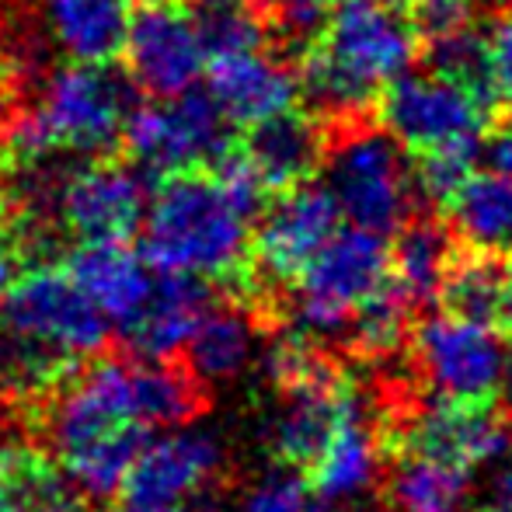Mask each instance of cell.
<instances>
[{"mask_svg": "<svg viewBox=\"0 0 512 512\" xmlns=\"http://www.w3.org/2000/svg\"><path fill=\"white\" fill-rule=\"evenodd\" d=\"M46 401V436L60 471L84 499L119 495L136 453L150 439L133 405V363L88 359Z\"/></svg>", "mask_w": 512, "mask_h": 512, "instance_id": "cell-1", "label": "cell"}, {"mask_svg": "<svg viewBox=\"0 0 512 512\" xmlns=\"http://www.w3.org/2000/svg\"><path fill=\"white\" fill-rule=\"evenodd\" d=\"M415 53L418 32L398 4L338 0L300 60L297 84L317 112L352 119L377 102L394 77L411 70Z\"/></svg>", "mask_w": 512, "mask_h": 512, "instance_id": "cell-2", "label": "cell"}, {"mask_svg": "<svg viewBox=\"0 0 512 512\" xmlns=\"http://www.w3.org/2000/svg\"><path fill=\"white\" fill-rule=\"evenodd\" d=\"M251 216L223 182L203 171L161 178L143 209V251L154 269L199 279H234L248 262Z\"/></svg>", "mask_w": 512, "mask_h": 512, "instance_id": "cell-3", "label": "cell"}, {"mask_svg": "<svg viewBox=\"0 0 512 512\" xmlns=\"http://www.w3.org/2000/svg\"><path fill=\"white\" fill-rule=\"evenodd\" d=\"M129 108V84L102 63L49 70L35 105L7 122L0 136L4 164L18 168L60 154L102 157L122 140Z\"/></svg>", "mask_w": 512, "mask_h": 512, "instance_id": "cell-4", "label": "cell"}, {"mask_svg": "<svg viewBox=\"0 0 512 512\" xmlns=\"http://www.w3.org/2000/svg\"><path fill=\"white\" fill-rule=\"evenodd\" d=\"M391 244L363 227H338L293 279V335L321 345L349 335L352 310L387 279Z\"/></svg>", "mask_w": 512, "mask_h": 512, "instance_id": "cell-5", "label": "cell"}, {"mask_svg": "<svg viewBox=\"0 0 512 512\" xmlns=\"http://www.w3.org/2000/svg\"><path fill=\"white\" fill-rule=\"evenodd\" d=\"M0 331L70 370H81L105 352L112 324L67 269L35 265L18 272L0 297Z\"/></svg>", "mask_w": 512, "mask_h": 512, "instance_id": "cell-6", "label": "cell"}, {"mask_svg": "<svg viewBox=\"0 0 512 512\" xmlns=\"http://www.w3.org/2000/svg\"><path fill=\"white\" fill-rule=\"evenodd\" d=\"M324 189L331 192L342 220L352 227L391 237L411 216L415 175L405 147L384 129H352L324 150Z\"/></svg>", "mask_w": 512, "mask_h": 512, "instance_id": "cell-7", "label": "cell"}, {"mask_svg": "<svg viewBox=\"0 0 512 512\" xmlns=\"http://www.w3.org/2000/svg\"><path fill=\"white\" fill-rule=\"evenodd\" d=\"M122 143L133 168L168 178L220 164L234 147V122L209 98V91L192 88L185 95L129 108Z\"/></svg>", "mask_w": 512, "mask_h": 512, "instance_id": "cell-8", "label": "cell"}, {"mask_svg": "<svg viewBox=\"0 0 512 512\" xmlns=\"http://www.w3.org/2000/svg\"><path fill=\"white\" fill-rule=\"evenodd\" d=\"M380 129L405 150H436L450 143L481 140L488 122V98L446 77L405 70L380 91Z\"/></svg>", "mask_w": 512, "mask_h": 512, "instance_id": "cell-9", "label": "cell"}, {"mask_svg": "<svg viewBox=\"0 0 512 512\" xmlns=\"http://www.w3.org/2000/svg\"><path fill=\"white\" fill-rule=\"evenodd\" d=\"M506 349L502 328L446 310L418 321L415 328V359L439 398L495 401Z\"/></svg>", "mask_w": 512, "mask_h": 512, "instance_id": "cell-10", "label": "cell"}, {"mask_svg": "<svg viewBox=\"0 0 512 512\" xmlns=\"http://www.w3.org/2000/svg\"><path fill=\"white\" fill-rule=\"evenodd\" d=\"M380 443H387L391 453H422L478 471L512 453V418L499 408V401L436 398L405 422V429Z\"/></svg>", "mask_w": 512, "mask_h": 512, "instance_id": "cell-11", "label": "cell"}, {"mask_svg": "<svg viewBox=\"0 0 512 512\" xmlns=\"http://www.w3.org/2000/svg\"><path fill=\"white\" fill-rule=\"evenodd\" d=\"M122 56L133 84L150 98L185 95L206 74V53L182 0H147L133 11Z\"/></svg>", "mask_w": 512, "mask_h": 512, "instance_id": "cell-12", "label": "cell"}, {"mask_svg": "<svg viewBox=\"0 0 512 512\" xmlns=\"http://www.w3.org/2000/svg\"><path fill=\"white\" fill-rule=\"evenodd\" d=\"M342 227L335 199L324 185L300 182L258 213L248 258L262 283H293L317 248Z\"/></svg>", "mask_w": 512, "mask_h": 512, "instance_id": "cell-13", "label": "cell"}, {"mask_svg": "<svg viewBox=\"0 0 512 512\" xmlns=\"http://www.w3.org/2000/svg\"><path fill=\"white\" fill-rule=\"evenodd\" d=\"M147 182L133 164L95 161L70 168L56 196V220L77 241H129L147 209Z\"/></svg>", "mask_w": 512, "mask_h": 512, "instance_id": "cell-14", "label": "cell"}, {"mask_svg": "<svg viewBox=\"0 0 512 512\" xmlns=\"http://www.w3.org/2000/svg\"><path fill=\"white\" fill-rule=\"evenodd\" d=\"M223 467V443L206 429L175 425L168 436L147 439L136 453L119 495L129 502L182 509L185 499L203 495Z\"/></svg>", "mask_w": 512, "mask_h": 512, "instance_id": "cell-15", "label": "cell"}, {"mask_svg": "<svg viewBox=\"0 0 512 512\" xmlns=\"http://www.w3.org/2000/svg\"><path fill=\"white\" fill-rule=\"evenodd\" d=\"M206 91L234 126H255L283 108H293L300 84L279 56L258 46L209 60Z\"/></svg>", "mask_w": 512, "mask_h": 512, "instance_id": "cell-16", "label": "cell"}, {"mask_svg": "<svg viewBox=\"0 0 512 512\" xmlns=\"http://www.w3.org/2000/svg\"><path fill=\"white\" fill-rule=\"evenodd\" d=\"M67 272L112 328L133 321L157 283V269L126 241H81L70 251Z\"/></svg>", "mask_w": 512, "mask_h": 512, "instance_id": "cell-17", "label": "cell"}, {"mask_svg": "<svg viewBox=\"0 0 512 512\" xmlns=\"http://www.w3.org/2000/svg\"><path fill=\"white\" fill-rule=\"evenodd\" d=\"M209 304H213V293L206 279L157 269L150 300L119 331L136 359H175Z\"/></svg>", "mask_w": 512, "mask_h": 512, "instance_id": "cell-18", "label": "cell"}, {"mask_svg": "<svg viewBox=\"0 0 512 512\" xmlns=\"http://www.w3.org/2000/svg\"><path fill=\"white\" fill-rule=\"evenodd\" d=\"M324 129L314 115L283 108L269 119L248 126L244 140V161L255 168V175L265 182L269 192L293 189L300 182H310L324 161Z\"/></svg>", "mask_w": 512, "mask_h": 512, "instance_id": "cell-19", "label": "cell"}, {"mask_svg": "<svg viewBox=\"0 0 512 512\" xmlns=\"http://www.w3.org/2000/svg\"><path fill=\"white\" fill-rule=\"evenodd\" d=\"M380 450H384V443H380V436H373V425L366 422V411L359 405L356 387H349L328 443H324V450L317 453V460L304 474L310 488L324 502L338 506V502L352 499V495L366 492L373 485Z\"/></svg>", "mask_w": 512, "mask_h": 512, "instance_id": "cell-20", "label": "cell"}, {"mask_svg": "<svg viewBox=\"0 0 512 512\" xmlns=\"http://www.w3.org/2000/svg\"><path fill=\"white\" fill-rule=\"evenodd\" d=\"M133 21V0H46V39L70 63H115Z\"/></svg>", "mask_w": 512, "mask_h": 512, "instance_id": "cell-21", "label": "cell"}, {"mask_svg": "<svg viewBox=\"0 0 512 512\" xmlns=\"http://www.w3.org/2000/svg\"><path fill=\"white\" fill-rule=\"evenodd\" d=\"M450 227L467 251L512 258V175L474 171L450 196Z\"/></svg>", "mask_w": 512, "mask_h": 512, "instance_id": "cell-22", "label": "cell"}, {"mask_svg": "<svg viewBox=\"0 0 512 512\" xmlns=\"http://www.w3.org/2000/svg\"><path fill=\"white\" fill-rule=\"evenodd\" d=\"M258 349V328L248 310L209 304L185 342L189 370L199 384H227L248 370Z\"/></svg>", "mask_w": 512, "mask_h": 512, "instance_id": "cell-23", "label": "cell"}, {"mask_svg": "<svg viewBox=\"0 0 512 512\" xmlns=\"http://www.w3.org/2000/svg\"><path fill=\"white\" fill-rule=\"evenodd\" d=\"M394 234H398V241H394L391 258H387L391 283L415 310L436 304L443 276L450 269L453 255H457L450 230L439 227L436 220H405Z\"/></svg>", "mask_w": 512, "mask_h": 512, "instance_id": "cell-24", "label": "cell"}, {"mask_svg": "<svg viewBox=\"0 0 512 512\" xmlns=\"http://www.w3.org/2000/svg\"><path fill=\"white\" fill-rule=\"evenodd\" d=\"M133 405L147 429L189 425L206 408V384L192 377L189 366H175L171 359H136Z\"/></svg>", "mask_w": 512, "mask_h": 512, "instance_id": "cell-25", "label": "cell"}, {"mask_svg": "<svg viewBox=\"0 0 512 512\" xmlns=\"http://www.w3.org/2000/svg\"><path fill=\"white\" fill-rule=\"evenodd\" d=\"M471 474L474 471L450 460L394 453L387 495L398 512H464L471 495Z\"/></svg>", "mask_w": 512, "mask_h": 512, "instance_id": "cell-26", "label": "cell"}, {"mask_svg": "<svg viewBox=\"0 0 512 512\" xmlns=\"http://www.w3.org/2000/svg\"><path fill=\"white\" fill-rule=\"evenodd\" d=\"M509 279H512L509 258L481 255V251L453 255L436 300L443 304L446 314H457V317L481 321V324H495V328H499Z\"/></svg>", "mask_w": 512, "mask_h": 512, "instance_id": "cell-27", "label": "cell"}, {"mask_svg": "<svg viewBox=\"0 0 512 512\" xmlns=\"http://www.w3.org/2000/svg\"><path fill=\"white\" fill-rule=\"evenodd\" d=\"M182 7L196 28L206 63L265 46V35H269L265 0H182Z\"/></svg>", "mask_w": 512, "mask_h": 512, "instance_id": "cell-28", "label": "cell"}, {"mask_svg": "<svg viewBox=\"0 0 512 512\" xmlns=\"http://www.w3.org/2000/svg\"><path fill=\"white\" fill-rule=\"evenodd\" d=\"M429 70L453 84L478 91L481 98H492L488 88V46L485 35L471 25L453 28V32L432 35L429 42Z\"/></svg>", "mask_w": 512, "mask_h": 512, "instance_id": "cell-29", "label": "cell"}, {"mask_svg": "<svg viewBox=\"0 0 512 512\" xmlns=\"http://www.w3.org/2000/svg\"><path fill=\"white\" fill-rule=\"evenodd\" d=\"M478 161H481V140L425 150L418 168L411 171V175H415V192L429 199V203L446 206L453 192L478 171Z\"/></svg>", "mask_w": 512, "mask_h": 512, "instance_id": "cell-30", "label": "cell"}, {"mask_svg": "<svg viewBox=\"0 0 512 512\" xmlns=\"http://www.w3.org/2000/svg\"><path fill=\"white\" fill-rule=\"evenodd\" d=\"M241 512H335V506L310 488L304 471L276 464L244 492Z\"/></svg>", "mask_w": 512, "mask_h": 512, "instance_id": "cell-31", "label": "cell"}, {"mask_svg": "<svg viewBox=\"0 0 512 512\" xmlns=\"http://www.w3.org/2000/svg\"><path fill=\"white\" fill-rule=\"evenodd\" d=\"M405 11L411 25H415V32H425L432 39V35L471 25L478 0H408Z\"/></svg>", "mask_w": 512, "mask_h": 512, "instance_id": "cell-32", "label": "cell"}, {"mask_svg": "<svg viewBox=\"0 0 512 512\" xmlns=\"http://www.w3.org/2000/svg\"><path fill=\"white\" fill-rule=\"evenodd\" d=\"M488 46V88L492 98L506 102L512 108V11L502 14L485 32Z\"/></svg>", "mask_w": 512, "mask_h": 512, "instance_id": "cell-33", "label": "cell"}, {"mask_svg": "<svg viewBox=\"0 0 512 512\" xmlns=\"http://www.w3.org/2000/svg\"><path fill=\"white\" fill-rule=\"evenodd\" d=\"M265 7L290 39H310L328 18V0H265Z\"/></svg>", "mask_w": 512, "mask_h": 512, "instance_id": "cell-34", "label": "cell"}, {"mask_svg": "<svg viewBox=\"0 0 512 512\" xmlns=\"http://www.w3.org/2000/svg\"><path fill=\"white\" fill-rule=\"evenodd\" d=\"M492 467H495V474L488 478L474 512H512V453Z\"/></svg>", "mask_w": 512, "mask_h": 512, "instance_id": "cell-35", "label": "cell"}, {"mask_svg": "<svg viewBox=\"0 0 512 512\" xmlns=\"http://www.w3.org/2000/svg\"><path fill=\"white\" fill-rule=\"evenodd\" d=\"M481 157L488 161V171L512 175V122H502L488 133V140L481 143Z\"/></svg>", "mask_w": 512, "mask_h": 512, "instance_id": "cell-36", "label": "cell"}, {"mask_svg": "<svg viewBox=\"0 0 512 512\" xmlns=\"http://www.w3.org/2000/svg\"><path fill=\"white\" fill-rule=\"evenodd\" d=\"M495 401H499V408L512 418V349H506V363H502V380H499Z\"/></svg>", "mask_w": 512, "mask_h": 512, "instance_id": "cell-37", "label": "cell"}, {"mask_svg": "<svg viewBox=\"0 0 512 512\" xmlns=\"http://www.w3.org/2000/svg\"><path fill=\"white\" fill-rule=\"evenodd\" d=\"M14 276H18V262H14V251L11 248H0V297H4V290L11 286Z\"/></svg>", "mask_w": 512, "mask_h": 512, "instance_id": "cell-38", "label": "cell"}, {"mask_svg": "<svg viewBox=\"0 0 512 512\" xmlns=\"http://www.w3.org/2000/svg\"><path fill=\"white\" fill-rule=\"evenodd\" d=\"M7 122H11V84L0 74V136H4Z\"/></svg>", "mask_w": 512, "mask_h": 512, "instance_id": "cell-39", "label": "cell"}, {"mask_svg": "<svg viewBox=\"0 0 512 512\" xmlns=\"http://www.w3.org/2000/svg\"><path fill=\"white\" fill-rule=\"evenodd\" d=\"M11 209H7V196L0 192V248H11Z\"/></svg>", "mask_w": 512, "mask_h": 512, "instance_id": "cell-40", "label": "cell"}, {"mask_svg": "<svg viewBox=\"0 0 512 512\" xmlns=\"http://www.w3.org/2000/svg\"><path fill=\"white\" fill-rule=\"evenodd\" d=\"M115 512H182V509H175V506H150V502H129V499H122V506L115 509Z\"/></svg>", "mask_w": 512, "mask_h": 512, "instance_id": "cell-41", "label": "cell"}, {"mask_svg": "<svg viewBox=\"0 0 512 512\" xmlns=\"http://www.w3.org/2000/svg\"><path fill=\"white\" fill-rule=\"evenodd\" d=\"M11 464H14V450L0 446V495H4V488H7V478H11Z\"/></svg>", "mask_w": 512, "mask_h": 512, "instance_id": "cell-42", "label": "cell"}, {"mask_svg": "<svg viewBox=\"0 0 512 512\" xmlns=\"http://www.w3.org/2000/svg\"><path fill=\"white\" fill-rule=\"evenodd\" d=\"M0 512H32V509H28V506H21V502L18 499H11V495H0Z\"/></svg>", "mask_w": 512, "mask_h": 512, "instance_id": "cell-43", "label": "cell"}, {"mask_svg": "<svg viewBox=\"0 0 512 512\" xmlns=\"http://www.w3.org/2000/svg\"><path fill=\"white\" fill-rule=\"evenodd\" d=\"M373 512H398V509H373Z\"/></svg>", "mask_w": 512, "mask_h": 512, "instance_id": "cell-44", "label": "cell"}, {"mask_svg": "<svg viewBox=\"0 0 512 512\" xmlns=\"http://www.w3.org/2000/svg\"><path fill=\"white\" fill-rule=\"evenodd\" d=\"M0 415H4V408H0Z\"/></svg>", "mask_w": 512, "mask_h": 512, "instance_id": "cell-45", "label": "cell"}]
</instances>
